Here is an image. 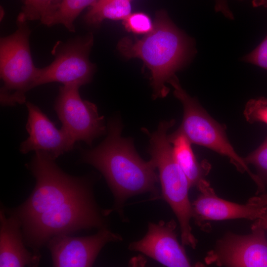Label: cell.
Returning a JSON list of instances; mask_svg holds the SVG:
<instances>
[{
    "mask_svg": "<svg viewBox=\"0 0 267 267\" xmlns=\"http://www.w3.org/2000/svg\"><path fill=\"white\" fill-rule=\"evenodd\" d=\"M106 0H97L94 3H101L104 1H105Z\"/></svg>",
    "mask_w": 267,
    "mask_h": 267,
    "instance_id": "cell-27",
    "label": "cell"
},
{
    "mask_svg": "<svg viewBox=\"0 0 267 267\" xmlns=\"http://www.w3.org/2000/svg\"><path fill=\"white\" fill-rule=\"evenodd\" d=\"M20 13L28 21H41L49 12L54 0H22Z\"/></svg>",
    "mask_w": 267,
    "mask_h": 267,
    "instance_id": "cell-19",
    "label": "cell"
},
{
    "mask_svg": "<svg viewBox=\"0 0 267 267\" xmlns=\"http://www.w3.org/2000/svg\"><path fill=\"white\" fill-rule=\"evenodd\" d=\"M215 10L220 12L224 16L229 19H233L234 17L227 4V0H215Z\"/></svg>",
    "mask_w": 267,
    "mask_h": 267,
    "instance_id": "cell-23",
    "label": "cell"
},
{
    "mask_svg": "<svg viewBox=\"0 0 267 267\" xmlns=\"http://www.w3.org/2000/svg\"><path fill=\"white\" fill-rule=\"evenodd\" d=\"M122 240L119 235L106 227L95 234L81 237L60 234L51 238L46 244L56 267H87L93 265L102 248L108 243Z\"/></svg>",
    "mask_w": 267,
    "mask_h": 267,
    "instance_id": "cell-10",
    "label": "cell"
},
{
    "mask_svg": "<svg viewBox=\"0 0 267 267\" xmlns=\"http://www.w3.org/2000/svg\"><path fill=\"white\" fill-rule=\"evenodd\" d=\"M177 226L174 220L149 222L145 236L130 243L129 249L141 252L166 267H192L183 245L178 240Z\"/></svg>",
    "mask_w": 267,
    "mask_h": 267,
    "instance_id": "cell-12",
    "label": "cell"
},
{
    "mask_svg": "<svg viewBox=\"0 0 267 267\" xmlns=\"http://www.w3.org/2000/svg\"><path fill=\"white\" fill-rule=\"evenodd\" d=\"M243 114L249 123L262 122L267 125V99L261 97L250 99L245 105Z\"/></svg>",
    "mask_w": 267,
    "mask_h": 267,
    "instance_id": "cell-21",
    "label": "cell"
},
{
    "mask_svg": "<svg viewBox=\"0 0 267 267\" xmlns=\"http://www.w3.org/2000/svg\"><path fill=\"white\" fill-rule=\"evenodd\" d=\"M131 0H106L94 3L84 16L86 23L99 25L105 19L124 20L131 13Z\"/></svg>",
    "mask_w": 267,
    "mask_h": 267,
    "instance_id": "cell-17",
    "label": "cell"
},
{
    "mask_svg": "<svg viewBox=\"0 0 267 267\" xmlns=\"http://www.w3.org/2000/svg\"><path fill=\"white\" fill-rule=\"evenodd\" d=\"M123 23L127 31L135 34L146 35L154 27L150 17L141 12L131 13L123 20Z\"/></svg>",
    "mask_w": 267,
    "mask_h": 267,
    "instance_id": "cell-20",
    "label": "cell"
},
{
    "mask_svg": "<svg viewBox=\"0 0 267 267\" xmlns=\"http://www.w3.org/2000/svg\"><path fill=\"white\" fill-rule=\"evenodd\" d=\"M118 48L127 58L141 59L150 70L154 98L168 94L166 83L189 63L196 52L193 40L178 29L164 10L156 13L150 33L141 39L125 37Z\"/></svg>",
    "mask_w": 267,
    "mask_h": 267,
    "instance_id": "cell-3",
    "label": "cell"
},
{
    "mask_svg": "<svg viewBox=\"0 0 267 267\" xmlns=\"http://www.w3.org/2000/svg\"><path fill=\"white\" fill-rule=\"evenodd\" d=\"M254 7H264L267 8V0H253Z\"/></svg>",
    "mask_w": 267,
    "mask_h": 267,
    "instance_id": "cell-26",
    "label": "cell"
},
{
    "mask_svg": "<svg viewBox=\"0 0 267 267\" xmlns=\"http://www.w3.org/2000/svg\"><path fill=\"white\" fill-rule=\"evenodd\" d=\"M93 44L92 34L77 37L62 45L49 65L39 68L35 87L50 83L80 87L90 83L95 66L89 59Z\"/></svg>",
    "mask_w": 267,
    "mask_h": 267,
    "instance_id": "cell-8",
    "label": "cell"
},
{
    "mask_svg": "<svg viewBox=\"0 0 267 267\" xmlns=\"http://www.w3.org/2000/svg\"><path fill=\"white\" fill-rule=\"evenodd\" d=\"M175 123L174 119L162 121L152 133L145 128L143 131L149 137L148 153L159 172L162 194L179 222L182 244L195 249L197 240L190 225L193 209L188 192L191 187L174 157L168 138L167 132Z\"/></svg>",
    "mask_w": 267,
    "mask_h": 267,
    "instance_id": "cell-4",
    "label": "cell"
},
{
    "mask_svg": "<svg viewBox=\"0 0 267 267\" xmlns=\"http://www.w3.org/2000/svg\"><path fill=\"white\" fill-rule=\"evenodd\" d=\"M240 235L228 232L217 241L205 258L207 264L220 267H267V239L265 230L251 229Z\"/></svg>",
    "mask_w": 267,
    "mask_h": 267,
    "instance_id": "cell-9",
    "label": "cell"
},
{
    "mask_svg": "<svg viewBox=\"0 0 267 267\" xmlns=\"http://www.w3.org/2000/svg\"><path fill=\"white\" fill-rule=\"evenodd\" d=\"M200 194L192 202L193 217L199 226L205 221H222L245 219L255 221L267 214L264 207L248 203L239 204L218 197L210 183L202 181L196 187Z\"/></svg>",
    "mask_w": 267,
    "mask_h": 267,
    "instance_id": "cell-13",
    "label": "cell"
},
{
    "mask_svg": "<svg viewBox=\"0 0 267 267\" xmlns=\"http://www.w3.org/2000/svg\"><path fill=\"white\" fill-rule=\"evenodd\" d=\"M247 203L256 207L266 208L267 212V193L253 196L248 199Z\"/></svg>",
    "mask_w": 267,
    "mask_h": 267,
    "instance_id": "cell-24",
    "label": "cell"
},
{
    "mask_svg": "<svg viewBox=\"0 0 267 267\" xmlns=\"http://www.w3.org/2000/svg\"><path fill=\"white\" fill-rule=\"evenodd\" d=\"M122 130L120 120L111 119L105 139L92 149L82 150L81 157V162L92 166L104 176L119 209L132 196L146 192L158 196L159 179L154 163L139 156L132 139L122 137Z\"/></svg>",
    "mask_w": 267,
    "mask_h": 267,
    "instance_id": "cell-2",
    "label": "cell"
},
{
    "mask_svg": "<svg viewBox=\"0 0 267 267\" xmlns=\"http://www.w3.org/2000/svg\"><path fill=\"white\" fill-rule=\"evenodd\" d=\"M19 220L7 213L3 207L0 210V267H37L39 254L26 248Z\"/></svg>",
    "mask_w": 267,
    "mask_h": 267,
    "instance_id": "cell-14",
    "label": "cell"
},
{
    "mask_svg": "<svg viewBox=\"0 0 267 267\" xmlns=\"http://www.w3.org/2000/svg\"><path fill=\"white\" fill-rule=\"evenodd\" d=\"M261 228L267 230V213L262 218L255 221L251 225V229Z\"/></svg>",
    "mask_w": 267,
    "mask_h": 267,
    "instance_id": "cell-25",
    "label": "cell"
},
{
    "mask_svg": "<svg viewBox=\"0 0 267 267\" xmlns=\"http://www.w3.org/2000/svg\"><path fill=\"white\" fill-rule=\"evenodd\" d=\"M25 104L28 112L26 129L29 136L20 145L21 153L34 151L55 160L73 149L75 141L62 128L57 129L34 104L28 101Z\"/></svg>",
    "mask_w": 267,
    "mask_h": 267,
    "instance_id": "cell-11",
    "label": "cell"
},
{
    "mask_svg": "<svg viewBox=\"0 0 267 267\" xmlns=\"http://www.w3.org/2000/svg\"><path fill=\"white\" fill-rule=\"evenodd\" d=\"M27 22L19 13L16 30L0 39V75L2 85L0 99L3 106L25 103L26 93L35 88L39 68L35 66L32 58L31 30Z\"/></svg>",
    "mask_w": 267,
    "mask_h": 267,
    "instance_id": "cell-5",
    "label": "cell"
},
{
    "mask_svg": "<svg viewBox=\"0 0 267 267\" xmlns=\"http://www.w3.org/2000/svg\"><path fill=\"white\" fill-rule=\"evenodd\" d=\"M168 138L171 143L174 157L188 180L190 187L197 186L208 174L211 169L209 162L199 163L193 151L191 143L178 129Z\"/></svg>",
    "mask_w": 267,
    "mask_h": 267,
    "instance_id": "cell-15",
    "label": "cell"
},
{
    "mask_svg": "<svg viewBox=\"0 0 267 267\" xmlns=\"http://www.w3.org/2000/svg\"><path fill=\"white\" fill-rule=\"evenodd\" d=\"M244 159L247 164L256 168L257 175L265 188L267 184V137L259 147Z\"/></svg>",
    "mask_w": 267,
    "mask_h": 267,
    "instance_id": "cell-18",
    "label": "cell"
},
{
    "mask_svg": "<svg viewBox=\"0 0 267 267\" xmlns=\"http://www.w3.org/2000/svg\"><path fill=\"white\" fill-rule=\"evenodd\" d=\"M96 0H59L41 21L47 26L61 24L69 31L75 32L74 22L77 17L85 8L91 6Z\"/></svg>",
    "mask_w": 267,
    "mask_h": 267,
    "instance_id": "cell-16",
    "label": "cell"
},
{
    "mask_svg": "<svg viewBox=\"0 0 267 267\" xmlns=\"http://www.w3.org/2000/svg\"><path fill=\"white\" fill-rule=\"evenodd\" d=\"M76 84L59 88L54 109L62 128L75 141H82L91 146L93 140L106 134L107 127L96 105L80 96Z\"/></svg>",
    "mask_w": 267,
    "mask_h": 267,
    "instance_id": "cell-7",
    "label": "cell"
},
{
    "mask_svg": "<svg viewBox=\"0 0 267 267\" xmlns=\"http://www.w3.org/2000/svg\"><path fill=\"white\" fill-rule=\"evenodd\" d=\"M59 1V0H54L52 5L57 3Z\"/></svg>",
    "mask_w": 267,
    "mask_h": 267,
    "instance_id": "cell-28",
    "label": "cell"
},
{
    "mask_svg": "<svg viewBox=\"0 0 267 267\" xmlns=\"http://www.w3.org/2000/svg\"><path fill=\"white\" fill-rule=\"evenodd\" d=\"M168 83L174 88V94L183 108L182 123L178 129L191 143L204 146L227 157L237 171L246 172L258 188H260L262 184L259 178L251 171L244 158L237 154L228 140L225 126L213 119L197 100L184 90L176 75Z\"/></svg>",
    "mask_w": 267,
    "mask_h": 267,
    "instance_id": "cell-6",
    "label": "cell"
},
{
    "mask_svg": "<svg viewBox=\"0 0 267 267\" xmlns=\"http://www.w3.org/2000/svg\"><path fill=\"white\" fill-rule=\"evenodd\" d=\"M54 161L35 152L27 165L36 179L32 192L17 207L4 208L19 220L26 246L38 254L55 236L106 227L108 213L97 206L91 180L66 173Z\"/></svg>",
    "mask_w": 267,
    "mask_h": 267,
    "instance_id": "cell-1",
    "label": "cell"
},
{
    "mask_svg": "<svg viewBox=\"0 0 267 267\" xmlns=\"http://www.w3.org/2000/svg\"><path fill=\"white\" fill-rule=\"evenodd\" d=\"M241 60L267 70V35L257 47L243 56Z\"/></svg>",
    "mask_w": 267,
    "mask_h": 267,
    "instance_id": "cell-22",
    "label": "cell"
}]
</instances>
